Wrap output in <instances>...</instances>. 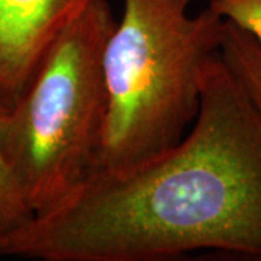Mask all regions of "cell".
Instances as JSON below:
<instances>
[{
  "label": "cell",
  "mask_w": 261,
  "mask_h": 261,
  "mask_svg": "<svg viewBox=\"0 0 261 261\" xmlns=\"http://www.w3.org/2000/svg\"><path fill=\"white\" fill-rule=\"evenodd\" d=\"M215 250L261 261V112L221 54L192 129L122 170H94L63 203L0 235V255L167 261Z\"/></svg>",
  "instance_id": "6da1fadb"
},
{
  "label": "cell",
  "mask_w": 261,
  "mask_h": 261,
  "mask_svg": "<svg viewBox=\"0 0 261 261\" xmlns=\"http://www.w3.org/2000/svg\"><path fill=\"white\" fill-rule=\"evenodd\" d=\"M193 0H123L103 51L108 109L94 170L137 166L193 125L206 64L221 54L225 19Z\"/></svg>",
  "instance_id": "7a4b0ae2"
},
{
  "label": "cell",
  "mask_w": 261,
  "mask_h": 261,
  "mask_svg": "<svg viewBox=\"0 0 261 261\" xmlns=\"http://www.w3.org/2000/svg\"><path fill=\"white\" fill-rule=\"evenodd\" d=\"M116 19L90 0L0 112V152L32 216L63 203L93 171L108 109L103 51Z\"/></svg>",
  "instance_id": "3957f363"
},
{
  "label": "cell",
  "mask_w": 261,
  "mask_h": 261,
  "mask_svg": "<svg viewBox=\"0 0 261 261\" xmlns=\"http://www.w3.org/2000/svg\"><path fill=\"white\" fill-rule=\"evenodd\" d=\"M90 0H0V112L10 109L60 34Z\"/></svg>",
  "instance_id": "277c9868"
},
{
  "label": "cell",
  "mask_w": 261,
  "mask_h": 261,
  "mask_svg": "<svg viewBox=\"0 0 261 261\" xmlns=\"http://www.w3.org/2000/svg\"><path fill=\"white\" fill-rule=\"evenodd\" d=\"M221 57L261 112V45L241 27L225 20Z\"/></svg>",
  "instance_id": "5b68a950"
},
{
  "label": "cell",
  "mask_w": 261,
  "mask_h": 261,
  "mask_svg": "<svg viewBox=\"0 0 261 261\" xmlns=\"http://www.w3.org/2000/svg\"><path fill=\"white\" fill-rule=\"evenodd\" d=\"M32 212L0 152V235L28 222Z\"/></svg>",
  "instance_id": "8992f818"
},
{
  "label": "cell",
  "mask_w": 261,
  "mask_h": 261,
  "mask_svg": "<svg viewBox=\"0 0 261 261\" xmlns=\"http://www.w3.org/2000/svg\"><path fill=\"white\" fill-rule=\"evenodd\" d=\"M207 8L248 31L261 45V0H209Z\"/></svg>",
  "instance_id": "52a82bcc"
}]
</instances>
